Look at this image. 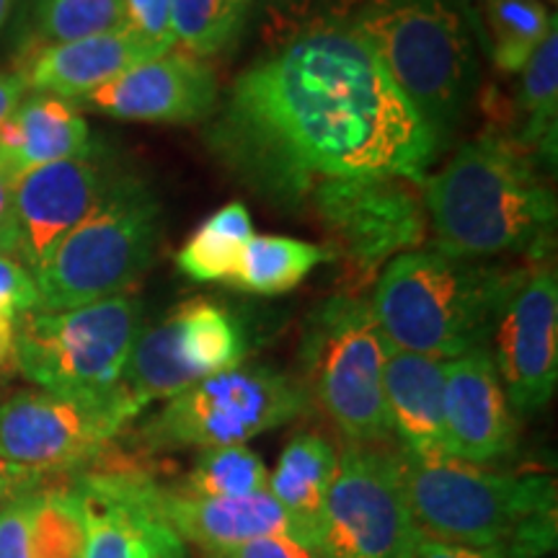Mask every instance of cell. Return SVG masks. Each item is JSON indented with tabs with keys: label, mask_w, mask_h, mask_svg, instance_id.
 <instances>
[{
	"label": "cell",
	"mask_w": 558,
	"mask_h": 558,
	"mask_svg": "<svg viewBox=\"0 0 558 558\" xmlns=\"http://www.w3.org/2000/svg\"><path fill=\"white\" fill-rule=\"evenodd\" d=\"M256 194L295 205L331 179L424 184L435 137L349 19L318 21L243 70L207 130Z\"/></svg>",
	"instance_id": "cell-1"
},
{
	"label": "cell",
	"mask_w": 558,
	"mask_h": 558,
	"mask_svg": "<svg viewBox=\"0 0 558 558\" xmlns=\"http://www.w3.org/2000/svg\"><path fill=\"white\" fill-rule=\"evenodd\" d=\"M435 248L469 259L527 254L546 259L556 233V197L527 150L505 137L465 143L427 181Z\"/></svg>",
	"instance_id": "cell-2"
},
{
	"label": "cell",
	"mask_w": 558,
	"mask_h": 558,
	"mask_svg": "<svg viewBox=\"0 0 558 558\" xmlns=\"http://www.w3.org/2000/svg\"><path fill=\"white\" fill-rule=\"evenodd\" d=\"M525 271L439 248H414L388 262L369 308L390 347L456 360L486 347L501 305Z\"/></svg>",
	"instance_id": "cell-3"
},
{
	"label": "cell",
	"mask_w": 558,
	"mask_h": 558,
	"mask_svg": "<svg viewBox=\"0 0 558 558\" xmlns=\"http://www.w3.org/2000/svg\"><path fill=\"white\" fill-rule=\"evenodd\" d=\"M349 24L445 150L478 86L473 29L458 0H362Z\"/></svg>",
	"instance_id": "cell-4"
},
{
	"label": "cell",
	"mask_w": 558,
	"mask_h": 558,
	"mask_svg": "<svg viewBox=\"0 0 558 558\" xmlns=\"http://www.w3.org/2000/svg\"><path fill=\"white\" fill-rule=\"evenodd\" d=\"M160 241V205L145 181L117 179L94 213L34 269L37 311H70L124 295L150 267Z\"/></svg>",
	"instance_id": "cell-5"
},
{
	"label": "cell",
	"mask_w": 558,
	"mask_h": 558,
	"mask_svg": "<svg viewBox=\"0 0 558 558\" xmlns=\"http://www.w3.org/2000/svg\"><path fill=\"white\" fill-rule=\"evenodd\" d=\"M401 484L424 541L505 548L530 520L556 512V481L541 473H494L456 458L399 452Z\"/></svg>",
	"instance_id": "cell-6"
},
{
	"label": "cell",
	"mask_w": 558,
	"mask_h": 558,
	"mask_svg": "<svg viewBox=\"0 0 558 558\" xmlns=\"http://www.w3.org/2000/svg\"><path fill=\"white\" fill-rule=\"evenodd\" d=\"M388 352L390 344L369 300L357 292L331 295L305 320L300 383L352 445L390 437L383 396Z\"/></svg>",
	"instance_id": "cell-7"
},
{
	"label": "cell",
	"mask_w": 558,
	"mask_h": 558,
	"mask_svg": "<svg viewBox=\"0 0 558 558\" xmlns=\"http://www.w3.org/2000/svg\"><path fill=\"white\" fill-rule=\"evenodd\" d=\"M143 331V305L114 295L70 311H29L16 318V367L41 390L109 396Z\"/></svg>",
	"instance_id": "cell-8"
},
{
	"label": "cell",
	"mask_w": 558,
	"mask_h": 558,
	"mask_svg": "<svg viewBox=\"0 0 558 558\" xmlns=\"http://www.w3.org/2000/svg\"><path fill=\"white\" fill-rule=\"evenodd\" d=\"M311 407L303 383L267 365H239L173 396L140 429L153 450L230 448L282 427Z\"/></svg>",
	"instance_id": "cell-9"
},
{
	"label": "cell",
	"mask_w": 558,
	"mask_h": 558,
	"mask_svg": "<svg viewBox=\"0 0 558 558\" xmlns=\"http://www.w3.org/2000/svg\"><path fill=\"white\" fill-rule=\"evenodd\" d=\"M422 541L403 494L399 452L349 445L320 512L324 558H414Z\"/></svg>",
	"instance_id": "cell-10"
},
{
	"label": "cell",
	"mask_w": 558,
	"mask_h": 558,
	"mask_svg": "<svg viewBox=\"0 0 558 558\" xmlns=\"http://www.w3.org/2000/svg\"><path fill=\"white\" fill-rule=\"evenodd\" d=\"M135 416L117 388L99 399L21 390L0 401V460L41 478L81 473L109 452Z\"/></svg>",
	"instance_id": "cell-11"
},
{
	"label": "cell",
	"mask_w": 558,
	"mask_h": 558,
	"mask_svg": "<svg viewBox=\"0 0 558 558\" xmlns=\"http://www.w3.org/2000/svg\"><path fill=\"white\" fill-rule=\"evenodd\" d=\"M246 329L233 313L209 300H190L153 329L137 333L117 390L132 409L173 399L209 375L243 365Z\"/></svg>",
	"instance_id": "cell-12"
},
{
	"label": "cell",
	"mask_w": 558,
	"mask_h": 558,
	"mask_svg": "<svg viewBox=\"0 0 558 558\" xmlns=\"http://www.w3.org/2000/svg\"><path fill=\"white\" fill-rule=\"evenodd\" d=\"M311 194L331 235V259L344 262L354 288L367 284L383 264L414 251L424 239V202L407 179H331Z\"/></svg>",
	"instance_id": "cell-13"
},
{
	"label": "cell",
	"mask_w": 558,
	"mask_h": 558,
	"mask_svg": "<svg viewBox=\"0 0 558 558\" xmlns=\"http://www.w3.org/2000/svg\"><path fill=\"white\" fill-rule=\"evenodd\" d=\"M494 339V367L518 416L538 414L558 383V279L543 259L525 271L501 305Z\"/></svg>",
	"instance_id": "cell-14"
},
{
	"label": "cell",
	"mask_w": 558,
	"mask_h": 558,
	"mask_svg": "<svg viewBox=\"0 0 558 558\" xmlns=\"http://www.w3.org/2000/svg\"><path fill=\"white\" fill-rule=\"evenodd\" d=\"M73 486L86 525L83 558H186L163 512V488L148 473L90 465Z\"/></svg>",
	"instance_id": "cell-15"
},
{
	"label": "cell",
	"mask_w": 558,
	"mask_h": 558,
	"mask_svg": "<svg viewBox=\"0 0 558 558\" xmlns=\"http://www.w3.org/2000/svg\"><path fill=\"white\" fill-rule=\"evenodd\" d=\"M122 173L107 158L58 160L21 173L11 202V256L32 271L94 213Z\"/></svg>",
	"instance_id": "cell-16"
},
{
	"label": "cell",
	"mask_w": 558,
	"mask_h": 558,
	"mask_svg": "<svg viewBox=\"0 0 558 558\" xmlns=\"http://www.w3.org/2000/svg\"><path fill=\"white\" fill-rule=\"evenodd\" d=\"M81 104L124 122L197 124L215 117L218 81L205 60L166 52L90 90Z\"/></svg>",
	"instance_id": "cell-17"
},
{
	"label": "cell",
	"mask_w": 558,
	"mask_h": 558,
	"mask_svg": "<svg viewBox=\"0 0 558 558\" xmlns=\"http://www.w3.org/2000/svg\"><path fill=\"white\" fill-rule=\"evenodd\" d=\"M442 407L448 458L488 465L518 450V414L509 407L486 347L448 360Z\"/></svg>",
	"instance_id": "cell-18"
},
{
	"label": "cell",
	"mask_w": 558,
	"mask_h": 558,
	"mask_svg": "<svg viewBox=\"0 0 558 558\" xmlns=\"http://www.w3.org/2000/svg\"><path fill=\"white\" fill-rule=\"evenodd\" d=\"M445 367L448 360L390 347L383 373V396L390 435L411 458H448L445 439Z\"/></svg>",
	"instance_id": "cell-19"
},
{
	"label": "cell",
	"mask_w": 558,
	"mask_h": 558,
	"mask_svg": "<svg viewBox=\"0 0 558 558\" xmlns=\"http://www.w3.org/2000/svg\"><path fill=\"white\" fill-rule=\"evenodd\" d=\"M163 512L179 538L199 546L207 556L235 554L251 541L292 533L288 512L267 488L241 499H205L163 488Z\"/></svg>",
	"instance_id": "cell-20"
},
{
	"label": "cell",
	"mask_w": 558,
	"mask_h": 558,
	"mask_svg": "<svg viewBox=\"0 0 558 558\" xmlns=\"http://www.w3.org/2000/svg\"><path fill=\"white\" fill-rule=\"evenodd\" d=\"M148 60H156L148 47L120 29L37 50L24 60L19 75L26 88L37 94L81 101L90 90L107 86L109 81Z\"/></svg>",
	"instance_id": "cell-21"
},
{
	"label": "cell",
	"mask_w": 558,
	"mask_h": 558,
	"mask_svg": "<svg viewBox=\"0 0 558 558\" xmlns=\"http://www.w3.org/2000/svg\"><path fill=\"white\" fill-rule=\"evenodd\" d=\"M94 153L90 130L73 104L50 94L24 96L0 130V158L21 173Z\"/></svg>",
	"instance_id": "cell-22"
},
{
	"label": "cell",
	"mask_w": 558,
	"mask_h": 558,
	"mask_svg": "<svg viewBox=\"0 0 558 558\" xmlns=\"http://www.w3.org/2000/svg\"><path fill=\"white\" fill-rule=\"evenodd\" d=\"M339 452L326 437L300 432L284 445L275 473L267 481V492L288 512L292 533L318 543L320 512L326 494L337 476Z\"/></svg>",
	"instance_id": "cell-23"
},
{
	"label": "cell",
	"mask_w": 558,
	"mask_h": 558,
	"mask_svg": "<svg viewBox=\"0 0 558 558\" xmlns=\"http://www.w3.org/2000/svg\"><path fill=\"white\" fill-rule=\"evenodd\" d=\"M320 262H331L329 248L288 235H254L228 284L251 295H282L295 290Z\"/></svg>",
	"instance_id": "cell-24"
},
{
	"label": "cell",
	"mask_w": 558,
	"mask_h": 558,
	"mask_svg": "<svg viewBox=\"0 0 558 558\" xmlns=\"http://www.w3.org/2000/svg\"><path fill=\"white\" fill-rule=\"evenodd\" d=\"M251 239H254L251 213L241 202H230L209 215L197 233L186 241L177 256V267L194 282H228Z\"/></svg>",
	"instance_id": "cell-25"
},
{
	"label": "cell",
	"mask_w": 558,
	"mask_h": 558,
	"mask_svg": "<svg viewBox=\"0 0 558 558\" xmlns=\"http://www.w3.org/2000/svg\"><path fill=\"white\" fill-rule=\"evenodd\" d=\"M522 130L518 145L522 150L538 148L541 153L556 150L558 122V29L556 21L548 37L522 68V86L518 96Z\"/></svg>",
	"instance_id": "cell-26"
},
{
	"label": "cell",
	"mask_w": 558,
	"mask_h": 558,
	"mask_svg": "<svg viewBox=\"0 0 558 558\" xmlns=\"http://www.w3.org/2000/svg\"><path fill=\"white\" fill-rule=\"evenodd\" d=\"M124 29L122 0H34L26 60L45 47Z\"/></svg>",
	"instance_id": "cell-27"
},
{
	"label": "cell",
	"mask_w": 558,
	"mask_h": 558,
	"mask_svg": "<svg viewBox=\"0 0 558 558\" xmlns=\"http://www.w3.org/2000/svg\"><path fill=\"white\" fill-rule=\"evenodd\" d=\"M484 16L492 32L488 52L501 73H522L556 21L541 0H484Z\"/></svg>",
	"instance_id": "cell-28"
},
{
	"label": "cell",
	"mask_w": 558,
	"mask_h": 558,
	"mask_svg": "<svg viewBox=\"0 0 558 558\" xmlns=\"http://www.w3.org/2000/svg\"><path fill=\"white\" fill-rule=\"evenodd\" d=\"M254 0H171L177 45L205 60L228 52L246 26Z\"/></svg>",
	"instance_id": "cell-29"
},
{
	"label": "cell",
	"mask_w": 558,
	"mask_h": 558,
	"mask_svg": "<svg viewBox=\"0 0 558 558\" xmlns=\"http://www.w3.org/2000/svg\"><path fill=\"white\" fill-rule=\"evenodd\" d=\"M86 525L75 486L34 488L29 512L32 558H83Z\"/></svg>",
	"instance_id": "cell-30"
},
{
	"label": "cell",
	"mask_w": 558,
	"mask_h": 558,
	"mask_svg": "<svg viewBox=\"0 0 558 558\" xmlns=\"http://www.w3.org/2000/svg\"><path fill=\"white\" fill-rule=\"evenodd\" d=\"M267 481V465L254 450H248L246 445H230V448L202 450L179 492L205 499H241L264 492Z\"/></svg>",
	"instance_id": "cell-31"
},
{
	"label": "cell",
	"mask_w": 558,
	"mask_h": 558,
	"mask_svg": "<svg viewBox=\"0 0 558 558\" xmlns=\"http://www.w3.org/2000/svg\"><path fill=\"white\" fill-rule=\"evenodd\" d=\"M124 32L150 50L153 58L171 52L177 45L171 21V0H122Z\"/></svg>",
	"instance_id": "cell-32"
},
{
	"label": "cell",
	"mask_w": 558,
	"mask_h": 558,
	"mask_svg": "<svg viewBox=\"0 0 558 558\" xmlns=\"http://www.w3.org/2000/svg\"><path fill=\"white\" fill-rule=\"evenodd\" d=\"M39 308V290L34 275L9 254H0V313L21 316Z\"/></svg>",
	"instance_id": "cell-33"
},
{
	"label": "cell",
	"mask_w": 558,
	"mask_h": 558,
	"mask_svg": "<svg viewBox=\"0 0 558 558\" xmlns=\"http://www.w3.org/2000/svg\"><path fill=\"white\" fill-rule=\"evenodd\" d=\"M34 492V488H32ZM32 492L19 494L0 507V558L29 556V512Z\"/></svg>",
	"instance_id": "cell-34"
},
{
	"label": "cell",
	"mask_w": 558,
	"mask_h": 558,
	"mask_svg": "<svg viewBox=\"0 0 558 558\" xmlns=\"http://www.w3.org/2000/svg\"><path fill=\"white\" fill-rule=\"evenodd\" d=\"M235 558H324L320 546L313 541L300 538L295 533L267 535V538L251 541L233 554Z\"/></svg>",
	"instance_id": "cell-35"
},
{
	"label": "cell",
	"mask_w": 558,
	"mask_h": 558,
	"mask_svg": "<svg viewBox=\"0 0 558 558\" xmlns=\"http://www.w3.org/2000/svg\"><path fill=\"white\" fill-rule=\"evenodd\" d=\"M326 0H264L267 13L277 32H282V39H290L292 34L308 29L318 24V13Z\"/></svg>",
	"instance_id": "cell-36"
},
{
	"label": "cell",
	"mask_w": 558,
	"mask_h": 558,
	"mask_svg": "<svg viewBox=\"0 0 558 558\" xmlns=\"http://www.w3.org/2000/svg\"><path fill=\"white\" fill-rule=\"evenodd\" d=\"M414 558H509L505 548L488 546H458V543H439V541H422Z\"/></svg>",
	"instance_id": "cell-37"
},
{
	"label": "cell",
	"mask_w": 558,
	"mask_h": 558,
	"mask_svg": "<svg viewBox=\"0 0 558 558\" xmlns=\"http://www.w3.org/2000/svg\"><path fill=\"white\" fill-rule=\"evenodd\" d=\"M16 173L11 166L0 158V254L11 256V202H13V184Z\"/></svg>",
	"instance_id": "cell-38"
},
{
	"label": "cell",
	"mask_w": 558,
	"mask_h": 558,
	"mask_svg": "<svg viewBox=\"0 0 558 558\" xmlns=\"http://www.w3.org/2000/svg\"><path fill=\"white\" fill-rule=\"evenodd\" d=\"M39 484L41 476H37V473L21 471L16 465H9L0 460V507H3L5 501H11L13 497H19V494L32 492V488H37Z\"/></svg>",
	"instance_id": "cell-39"
},
{
	"label": "cell",
	"mask_w": 558,
	"mask_h": 558,
	"mask_svg": "<svg viewBox=\"0 0 558 558\" xmlns=\"http://www.w3.org/2000/svg\"><path fill=\"white\" fill-rule=\"evenodd\" d=\"M26 90L29 88H26V83L19 73H3V70H0V130H3V124L11 120V114L16 111L19 104L24 101Z\"/></svg>",
	"instance_id": "cell-40"
},
{
	"label": "cell",
	"mask_w": 558,
	"mask_h": 558,
	"mask_svg": "<svg viewBox=\"0 0 558 558\" xmlns=\"http://www.w3.org/2000/svg\"><path fill=\"white\" fill-rule=\"evenodd\" d=\"M16 367V316L0 313V373Z\"/></svg>",
	"instance_id": "cell-41"
},
{
	"label": "cell",
	"mask_w": 558,
	"mask_h": 558,
	"mask_svg": "<svg viewBox=\"0 0 558 558\" xmlns=\"http://www.w3.org/2000/svg\"><path fill=\"white\" fill-rule=\"evenodd\" d=\"M478 3H484V0H458V5H460V9H463V13H465V19H469V24H471L473 34H476V37L481 39V45L486 47V41H484V32H481V24H478L476 13H473V9H476Z\"/></svg>",
	"instance_id": "cell-42"
},
{
	"label": "cell",
	"mask_w": 558,
	"mask_h": 558,
	"mask_svg": "<svg viewBox=\"0 0 558 558\" xmlns=\"http://www.w3.org/2000/svg\"><path fill=\"white\" fill-rule=\"evenodd\" d=\"M11 3H13V0H0V29H3L5 19H9V13H11Z\"/></svg>",
	"instance_id": "cell-43"
},
{
	"label": "cell",
	"mask_w": 558,
	"mask_h": 558,
	"mask_svg": "<svg viewBox=\"0 0 558 558\" xmlns=\"http://www.w3.org/2000/svg\"><path fill=\"white\" fill-rule=\"evenodd\" d=\"M209 558H235L233 554H226V556H209Z\"/></svg>",
	"instance_id": "cell-44"
},
{
	"label": "cell",
	"mask_w": 558,
	"mask_h": 558,
	"mask_svg": "<svg viewBox=\"0 0 558 558\" xmlns=\"http://www.w3.org/2000/svg\"><path fill=\"white\" fill-rule=\"evenodd\" d=\"M550 3H556V0H550Z\"/></svg>",
	"instance_id": "cell-45"
}]
</instances>
